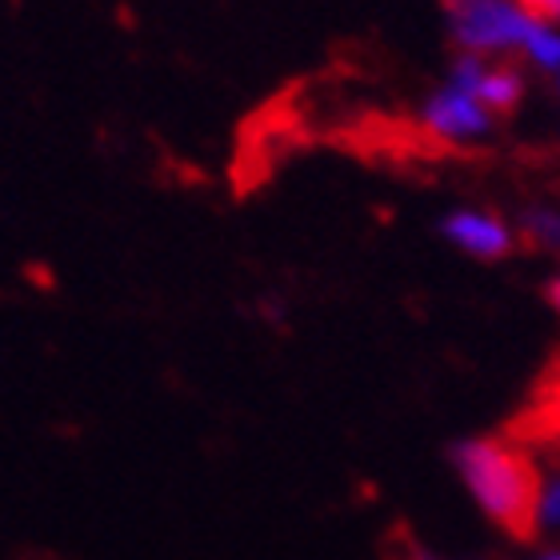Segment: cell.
I'll list each match as a JSON object with an SVG mask.
<instances>
[{"label":"cell","mask_w":560,"mask_h":560,"mask_svg":"<svg viewBox=\"0 0 560 560\" xmlns=\"http://www.w3.org/2000/svg\"><path fill=\"white\" fill-rule=\"evenodd\" d=\"M453 465L465 477L468 492L477 497L480 513L516 545H533L540 533V501L545 477L537 460L513 441L477 436L453 448Z\"/></svg>","instance_id":"6da1fadb"},{"label":"cell","mask_w":560,"mask_h":560,"mask_svg":"<svg viewBox=\"0 0 560 560\" xmlns=\"http://www.w3.org/2000/svg\"><path fill=\"white\" fill-rule=\"evenodd\" d=\"M453 45L468 57L504 60L525 52L540 69H560V33L516 9L513 0H444Z\"/></svg>","instance_id":"7a4b0ae2"},{"label":"cell","mask_w":560,"mask_h":560,"mask_svg":"<svg viewBox=\"0 0 560 560\" xmlns=\"http://www.w3.org/2000/svg\"><path fill=\"white\" fill-rule=\"evenodd\" d=\"M448 84L465 89L468 96H477L492 120L513 117L516 105L525 101V77H521V69L509 65V60H485V57H468V52H460L453 65V81Z\"/></svg>","instance_id":"3957f363"},{"label":"cell","mask_w":560,"mask_h":560,"mask_svg":"<svg viewBox=\"0 0 560 560\" xmlns=\"http://www.w3.org/2000/svg\"><path fill=\"white\" fill-rule=\"evenodd\" d=\"M441 233L453 241L460 253L477 260H504L513 257L521 241L509 224L497 217V212H480V209H456L441 221Z\"/></svg>","instance_id":"277c9868"},{"label":"cell","mask_w":560,"mask_h":560,"mask_svg":"<svg viewBox=\"0 0 560 560\" xmlns=\"http://www.w3.org/2000/svg\"><path fill=\"white\" fill-rule=\"evenodd\" d=\"M420 125L432 132V137L441 140H477L497 125V120L485 113L477 96H468L465 89H441V93H432L420 108Z\"/></svg>","instance_id":"5b68a950"},{"label":"cell","mask_w":560,"mask_h":560,"mask_svg":"<svg viewBox=\"0 0 560 560\" xmlns=\"http://www.w3.org/2000/svg\"><path fill=\"white\" fill-rule=\"evenodd\" d=\"M516 241L528 245V248H549V253H560V212L528 209L525 221H521Z\"/></svg>","instance_id":"8992f818"},{"label":"cell","mask_w":560,"mask_h":560,"mask_svg":"<svg viewBox=\"0 0 560 560\" xmlns=\"http://www.w3.org/2000/svg\"><path fill=\"white\" fill-rule=\"evenodd\" d=\"M513 4L525 12V16H533V21H540V24H557L560 21V0H513Z\"/></svg>","instance_id":"52a82bcc"},{"label":"cell","mask_w":560,"mask_h":560,"mask_svg":"<svg viewBox=\"0 0 560 560\" xmlns=\"http://www.w3.org/2000/svg\"><path fill=\"white\" fill-rule=\"evenodd\" d=\"M385 560H436V557H429V552L420 549L417 540L409 537V545H405V549H400V552H388Z\"/></svg>","instance_id":"ba28073f"},{"label":"cell","mask_w":560,"mask_h":560,"mask_svg":"<svg viewBox=\"0 0 560 560\" xmlns=\"http://www.w3.org/2000/svg\"><path fill=\"white\" fill-rule=\"evenodd\" d=\"M545 301H549L552 308L560 313V272H557V277H549V284H545Z\"/></svg>","instance_id":"9c48e42d"},{"label":"cell","mask_w":560,"mask_h":560,"mask_svg":"<svg viewBox=\"0 0 560 560\" xmlns=\"http://www.w3.org/2000/svg\"><path fill=\"white\" fill-rule=\"evenodd\" d=\"M545 560H560V552H552V557H545Z\"/></svg>","instance_id":"30bf717a"}]
</instances>
